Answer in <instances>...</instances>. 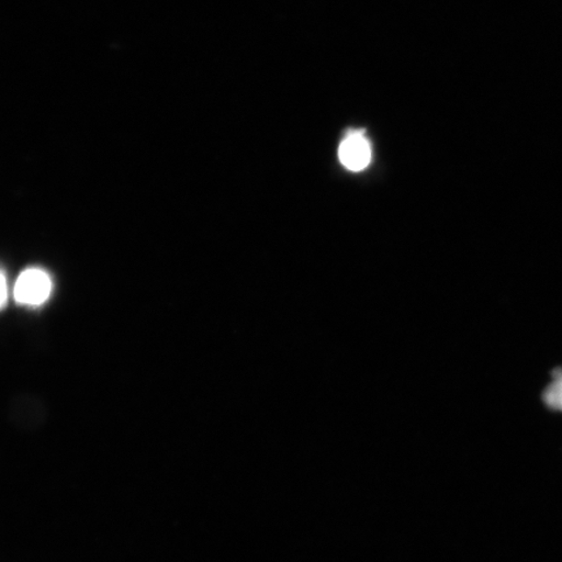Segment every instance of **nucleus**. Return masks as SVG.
<instances>
[{"label": "nucleus", "mask_w": 562, "mask_h": 562, "mask_svg": "<svg viewBox=\"0 0 562 562\" xmlns=\"http://www.w3.org/2000/svg\"><path fill=\"white\" fill-rule=\"evenodd\" d=\"M544 403L552 409L562 411V371L554 375L553 382L544 392Z\"/></svg>", "instance_id": "3"}, {"label": "nucleus", "mask_w": 562, "mask_h": 562, "mask_svg": "<svg viewBox=\"0 0 562 562\" xmlns=\"http://www.w3.org/2000/svg\"><path fill=\"white\" fill-rule=\"evenodd\" d=\"M10 299V285L9 281L4 276V272L0 270V311L7 305Z\"/></svg>", "instance_id": "4"}, {"label": "nucleus", "mask_w": 562, "mask_h": 562, "mask_svg": "<svg viewBox=\"0 0 562 562\" xmlns=\"http://www.w3.org/2000/svg\"><path fill=\"white\" fill-rule=\"evenodd\" d=\"M339 158L344 167L350 171H362L371 160V147L369 140L360 133H353L342 140L339 149Z\"/></svg>", "instance_id": "2"}, {"label": "nucleus", "mask_w": 562, "mask_h": 562, "mask_svg": "<svg viewBox=\"0 0 562 562\" xmlns=\"http://www.w3.org/2000/svg\"><path fill=\"white\" fill-rule=\"evenodd\" d=\"M53 288L50 273L40 267H31L20 273L13 285V299L21 306L38 307L52 297Z\"/></svg>", "instance_id": "1"}]
</instances>
